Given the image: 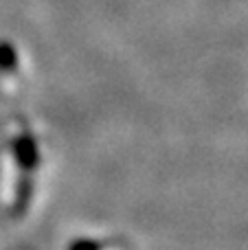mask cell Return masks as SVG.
Masks as SVG:
<instances>
[{
  "instance_id": "obj_1",
  "label": "cell",
  "mask_w": 248,
  "mask_h": 250,
  "mask_svg": "<svg viewBox=\"0 0 248 250\" xmlns=\"http://www.w3.org/2000/svg\"><path fill=\"white\" fill-rule=\"evenodd\" d=\"M13 156H16L18 165H20L22 169H33L35 165L40 163V151H38V145H35L33 136L22 134V136L13 143Z\"/></svg>"
},
{
  "instance_id": "obj_2",
  "label": "cell",
  "mask_w": 248,
  "mask_h": 250,
  "mask_svg": "<svg viewBox=\"0 0 248 250\" xmlns=\"http://www.w3.org/2000/svg\"><path fill=\"white\" fill-rule=\"evenodd\" d=\"M13 68H16V53L9 44H0V70L7 73Z\"/></svg>"
}]
</instances>
